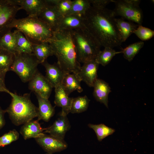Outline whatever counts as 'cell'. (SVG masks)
Wrapping results in <instances>:
<instances>
[{
  "label": "cell",
  "instance_id": "2e32d148",
  "mask_svg": "<svg viewBox=\"0 0 154 154\" xmlns=\"http://www.w3.org/2000/svg\"><path fill=\"white\" fill-rule=\"evenodd\" d=\"M55 105L62 108L60 115L67 116L70 112L71 106L73 98H70L61 84L55 88Z\"/></svg>",
  "mask_w": 154,
  "mask_h": 154
},
{
  "label": "cell",
  "instance_id": "603a6c76",
  "mask_svg": "<svg viewBox=\"0 0 154 154\" xmlns=\"http://www.w3.org/2000/svg\"><path fill=\"white\" fill-rule=\"evenodd\" d=\"M33 54L40 64L47 60L48 57L54 55L52 48L49 43L44 42L39 44H32Z\"/></svg>",
  "mask_w": 154,
  "mask_h": 154
},
{
  "label": "cell",
  "instance_id": "f546056e",
  "mask_svg": "<svg viewBox=\"0 0 154 154\" xmlns=\"http://www.w3.org/2000/svg\"><path fill=\"white\" fill-rule=\"evenodd\" d=\"M144 42L140 41L130 44L121 51L124 58L129 62L131 61L143 47Z\"/></svg>",
  "mask_w": 154,
  "mask_h": 154
},
{
  "label": "cell",
  "instance_id": "f1b7e54d",
  "mask_svg": "<svg viewBox=\"0 0 154 154\" xmlns=\"http://www.w3.org/2000/svg\"><path fill=\"white\" fill-rule=\"evenodd\" d=\"M104 48L103 51H100L95 59L99 64H100L104 66L110 62L116 54L121 53V51L116 52L113 48L111 47H107Z\"/></svg>",
  "mask_w": 154,
  "mask_h": 154
},
{
  "label": "cell",
  "instance_id": "30bf717a",
  "mask_svg": "<svg viewBox=\"0 0 154 154\" xmlns=\"http://www.w3.org/2000/svg\"><path fill=\"white\" fill-rule=\"evenodd\" d=\"M35 139L37 143L47 153L60 152L66 149L68 146L64 139L43 133Z\"/></svg>",
  "mask_w": 154,
  "mask_h": 154
},
{
  "label": "cell",
  "instance_id": "8d00e7d4",
  "mask_svg": "<svg viewBox=\"0 0 154 154\" xmlns=\"http://www.w3.org/2000/svg\"><path fill=\"white\" fill-rule=\"evenodd\" d=\"M5 113V110H3L0 107V129L3 127L5 123L4 116Z\"/></svg>",
  "mask_w": 154,
  "mask_h": 154
},
{
  "label": "cell",
  "instance_id": "277c9868",
  "mask_svg": "<svg viewBox=\"0 0 154 154\" xmlns=\"http://www.w3.org/2000/svg\"><path fill=\"white\" fill-rule=\"evenodd\" d=\"M9 94L12 97L11 102L5 111L13 123L18 126L37 117L38 108L31 101L30 94L20 96L10 92Z\"/></svg>",
  "mask_w": 154,
  "mask_h": 154
},
{
  "label": "cell",
  "instance_id": "ba28073f",
  "mask_svg": "<svg viewBox=\"0 0 154 154\" xmlns=\"http://www.w3.org/2000/svg\"><path fill=\"white\" fill-rule=\"evenodd\" d=\"M20 10L13 0H0V37L11 30L9 25Z\"/></svg>",
  "mask_w": 154,
  "mask_h": 154
},
{
  "label": "cell",
  "instance_id": "484cf974",
  "mask_svg": "<svg viewBox=\"0 0 154 154\" xmlns=\"http://www.w3.org/2000/svg\"><path fill=\"white\" fill-rule=\"evenodd\" d=\"M87 96L73 98L70 110L72 114L80 113L86 111L90 102Z\"/></svg>",
  "mask_w": 154,
  "mask_h": 154
},
{
  "label": "cell",
  "instance_id": "836d02e7",
  "mask_svg": "<svg viewBox=\"0 0 154 154\" xmlns=\"http://www.w3.org/2000/svg\"><path fill=\"white\" fill-rule=\"evenodd\" d=\"M19 134L15 130L10 131L0 137V147H3L17 140L19 138Z\"/></svg>",
  "mask_w": 154,
  "mask_h": 154
},
{
  "label": "cell",
  "instance_id": "d590c367",
  "mask_svg": "<svg viewBox=\"0 0 154 154\" xmlns=\"http://www.w3.org/2000/svg\"><path fill=\"white\" fill-rule=\"evenodd\" d=\"M7 72H0V92H4L9 94L10 91L6 87L5 78Z\"/></svg>",
  "mask_w": 154,
  "mask_h": 154
},
{
  "label": "cell",
  "instance_id": "8fae6325",
  "mask_svg": "<svg viewBox=\"0 0 154 154\" xmlns=\"http://www.w3.org/2000/svg\"><path fill=\"white\" fill-rule=\"evenodd\" d=\"M99 65L95 60L84 63L81 66L78 74L81 80L84 82L88 86L93 87L97 78Z\"/></svg>",
  "mask_w": 154,
  "mask_h": 154
},
{
  "label": "cell",
  "instance_id": "9c48e42d",
  "mask_svg": "<svg viewBox=\"0 0 154 154\" xmlns=\"http://www.w3.org/2000/svg\"><path fill=\"white\" fill-rule=\"evenodd\" d=\"M29 82V89L35 94L48 99L53 88L45 76L38 70Z\"/></svg>",
  "mask_w": 154,
  "mask_h": 154
},
{
  "label": "cell",
  "instance_id": "4316f807",
  "mask_svg": "<svg viewBox=\"0 0 154 154\" xmlns=\"http://www.w3.org/2000/svg\"><path fill=\"white\" fill-rule=\"evenodd\" d=\"M90 0L72 1L71 9L67 15H76L83 16L91 6Z\"/></svg>",
  "mask_w": 154,
  "mask_h": 154
},
{
  "label": "cell",
  "instance_id": "1f68e13d",
  "mask_svg": "<svg viewBox=\"0 0 154 154\" xmlns=\"http://www.w3.org/2000/svg\"><path fill=\"white\" fill-rule=\"evenodd\" d=\"M48 0L49 3L55 6L58 11L62 17L68 14L71 9L72 3V1L71 0Z\"/></svg>",
  "mask_w": 154,
  "mask_h": 154
},
{
  "label": "cell",
  "instance_id": "7c38bea8",
  "mask_svg": "<svg viewBox=\"0 0 154 154\" xmlns=\"http://www.w3.org/2000/svg\"><path fill=\"white\" fill-rule=\"evenodd\" d=\"M47 5L39 15L38 17L47 24L54 31H56L62 17L55 6L46 0Z\"/></svg>",
  "mask_w": 154,
  "mask_h": 154
},
{
  "label": "cell",
  "instance_id": "83f0119b",
  "mask_svg": "<svg viewBox=\"0 0 154 154\" xmlns=\"http://www.w3.org/2000/svg\"><path fill=\"white\" fill-rule=\"evenodd\" d=\"M15 57V54L0 47V72L10 70Z\"/></svg>",
  "mask_w": 154,
  "mask_h": 154
},
{
  "label": "cell",
  "instance_id": "4fadbf2b",
  "mask_svg": "<svg viewBox=\"0 0 154 154\" xmlns=\"http://www.w3.org/2000/svg\"><path fill=\"white\" fill-rule=\"evenodd\" d=\"M20 7L25 10L28 16L38 17L47 5L46 0H13Z\"/></svg>",
  "mask_w": 154,
  "mask_h": 154
},
{
  "label": "cell",
  "instance_id": "d4e9b609",
  "mask_svg": "<svg viewBox=\"0 0 154 154\" xmlns=\"http://www.w3.org/2000/svg\"><path fill=\"white\" fill-rule=\"evenodd\" d=\"M11 30L0 37V47L15 54L16 52V38L14 32Z\"/></svg>",
  "mask_w": 154,
  "mask_h": 154
},
{
  "label": "cell",
  "instance_id": "ffe728a7",
  "mask_svg": "<svg viewBox=\"0 0 154 154\" xmlns=\"http://www.w3.org/2000/svg\"><path fill=\"white\" fill-rule=\"evenodd\" d=\"M44 130V129L41 127L38 121L32 120L23 124L20 129V133L24 139L26 140L38 137L43 133Z\"/></svg>",
  "mask_w": 154,
  "mask_h": 154
},
{
  "label": "cell",
  "instance_id": "e575fe53",
  "mask_svg": "<svg viewBox=\"0 0 154 154\" xmlns=\"http://www.w3.org/2000/svg\"><path fill=\"white\" fill-rule=\"evenodd\" d=\"M91 5L99 8H105L106 5L111 2L113 0H90Z\"/></svg>",
  "mask_w": 154,
  "mask_h": 154
},
{
  "label": "cell",
  "instance_id": "74e56055",
  "mask_svg": "<svg viewBox=\"0 0 154 154\" xmlns=\"http://www.w3.org/2000/svg\"><path fill=\"white\" fill-rule=\"evenodd\" d=\"M127 2L131 4L139 6V4L140 3L141 1L139 0H125Z\"/></svg>",
  "mask_w": 154,
  "mask_h": 154
},
{
  "label": "cell",
  "instance_id": "8992f818",
  "mask_svg": "<svg viewBox=\"0 0 154 154\" xmlns=\"http://www.w3.org/2000/svg\"><path fill=\"white\" fill-rule=\"evenodd\" d=\"M40 64L33 54L15 53L10 70L15 72L24 82H29L35 75Z\"/></svg>",
  "mask_w": 154,
  "mask_h": 154
},
{
  "label": "cell",
  "instance_id": "3957f363",
  "mask_svg": "<svg viewBox=\"0 0 154 154\" xmlns=\"http://www.w3.org/2000/svg\"><path fill=\"white\" fill-rule=\"evenodd\" d=\"M9 28L11 29L15 28L21 32L32 44L49 43L53 38L54 32L47 24L36 17L15 18Z\"/></svg>",
  "mask_w": 154,
  "mask_h": 154
},
{
  "label": "cell",
  "instance_id": "7a4b0ae2",
  "mask_svg": "<svg viewBox=\"0 0 154 154\" xmlns=\"http://www.w3.org/2000/svg\"><path fill=\"white\" fill-rule=\"evenodd\" d=\"M49 43L60 68L65 72L73 73L78 76L81 66L77 60L72 30H57Z\"/></svg>",
  "mask_w": 154,
  "mask_h": 154
},
{
  "label": "cell",
  "instance_id": "9a60e30c",
  "mask_svg": "<svg viewBox=\"0 0 154 154\" xmlns=\"http://www.w3.org/2000/svg\"><path fill=\"white\" fill-rule=\"evenodd\" d=\"M70 128V124L67 116L60 115L52 125L44 129V132L64 139L66 133Z\"/></svg>",
  "mask_w": 154,
  "mask_h": 154
},
{
  "label": "cell",
  "instance_id": "d6a6232c",
  "mask_svg": "<svg viewBox=\"0 0 154 154\" xmlns=\"http://www.w3.org/2000/svg\"><path fill=\"white\" fill-rule=\"evenodd\" d=\"M133 33L143 41L149 40L154 36V31L149 28L139 25Z\"/></svg>",
  "mask_w": 154,
  "mask_h": 154
},
{
  "label": "cell",
  "instance_id": "cb8c5ba5",
  "mask_svg": "<svg viewBox=\"0 0 154 154\" xmlns=\"http://www.w3.org/2000/svg\"><path fill=\"white\" fill-rule=\"evenodd\" d=\"M16 52L18 53L31 54L33 53L32 44L19 31L15 30Z\"/></svg>",
  "mask_w": 154,
  "mask_h": 154
},
{
  "label": "cell",
  "instance_id": "7402d4cb",
  "mask_svg": "<svg viewBox=\"0 0 154 154\" xmlns=\"http://www.w3.org/2000/svg\"><path fill=\"white\" fill-rule=\"evenodd\" d=\"M115 21L122 42L125 41L133 33L139 25L131 22L125 21L122 18H115Z\"/></svg>",
  "mask_w": 154,
  "mask_h": 154
},
{
  "label": "cell",
  "instance_id": "e0dca14e",
  "mask_svg": "<svg viewBox=\"0 0 154 154\" xmlns=\"http://www.w3.org/2000/svg\"><path fill=\"white\" fill-rule=\"evenodd\" d=\"M85 28L82 16L69 15L61 18L57 30H73Z\"/></svg>",
  "mask_w": 154,
  "mask_h": 154
},
{
  "label": "cell",
  "instance_id": "5b68a950",
  "mask_svg": "<svg viewBox=\"0 0 154 154\" xmlns=\"http://www.w3.org/2000/svg\"><path fill=\"white\" fill-rule=\"evenodd\" d=\"M79 63L95 60L101 50V46L97 39L86 28L72 30Z\"/></svg>",
  "mask_w": 154,
  "mask_h": 154
},
{
  "label": "cell",
  "instance_id": "6da1fadb",
  "mask_svg": "<svg viewBox=\"0 0 154 154\" xmlns=\"http://www.w3.org/2000/svg\"><path fill=\"white\" fill-rule=\"evenodd\" d=\"M82 16L86 29L101 46L113 48L121 44L113 10L91 5Z\"/></svg>",
  "mask_w": 154,
  "mask_h": 154
},
{
  "label": "cell",
  "instance_id": "5bb4252c",
  "mask_svg": "<svg viewBox=\"0 0 154 154\" xmlns=\"http://www.w3.org/2000/svg\"><path fill=\"white\" fill-rule=\"evenodd\" d=\"M41 64L46 69L45 77L53 88L61 84L66 73L59 67L57 63L53 64L49 63L47 60Z\"/></svg>",
  "mask_w": 154,
  "mask_h": 154
},
{
  "label": "cell",
  "instance_id": "d6986e66",
  "mask_svg": "<svg viewBox=\"0 0 154 154\" xmlns=\"http://www.w3.org/2000/svg\"><path fill=\"white\" fill-rule=\"evenodd\" d=\"M37 99L38 107V119L42 120L47 122L53 116L55 113L54 108L51 105L48 99L42 98L35 94Z\"/></svg>",
  "mask_w": 154,
  "mask_h": 154
},
{
  "label": "cell",
  "instance_id": "4dcf8cb0",
  "mask_svg": "<svg viewBox=\"0 0 154 154\" xmlns=\"http://www.w3.org/2000/svg\"><path fill=\"white\" fill-rule=\"evenodd\" d=\"M88 127L95 131L98 140L101 141L104 139L108 136L113 134L115 130L103 124L94 125L89 124Z\"/></svg>",
  "mask_w": 154,
  "mask_h": 154
},
{
  "label": "cell",
  "instance_id": "44dd1931",
  "mask_svg": "<svg viewBox=\"0 0 154 154\" xmlns=\"http://www.w3.org/2000/svg\"><path fill=\"white\" fill-rule=\"evenodd\" d=\"M71 73H65L61 84L68 96L75 90L79 93H81L83 91L80 85L81 81L80 79L75 74Z\"/></svg>",
  "mask_w": 154,
  "mask_h": 154
},
{
  "label": "cell",
  "instance_id": "52a82bcc",
  "mask_svg": "<svg viewBox=\"0 0 154 154\" xmlns=\"http://www.w3.org/2000/svg\"><path fill=\"white\" fill-rule=\"evenodd\" d=\"M115 6L113 10L116 17L119 16L129 21L135 22L141 25L143 21L142 11L139 6L134 5L125 0H113Z\"/></svg>",
  "mask_w": 154,
  "mask_h": 154
},
{
  "label": "cell",
  "instance_id": "f35d334b",
  "mask_svg": "<svg viewBox=\"0 0 154 154\" xmlns=\"http://www.w3.org/2000/svg\"><path fill=\"white\" fill-rule=\"evenodd\" d=\"M46 154H53V153H46Z\"/></svg>",
  "mask_w": 154,
  "mask_h": 154
},
{
  "label": "cell",
  "instance_id": "ac0fdd59",
  "mask_svg": "<svg viewBox=\"0 0 154 154\" xmlns=\"http://www.w3.org/2000/svg\"><path fill=\"white\" fill-rule=\"evenodd\" d=\"M93 87V95L95 99L108 108V96L111 91L108 84L102 80L97 78Z\"/></svg>",
  "mask_w": 154,
  "mask_h": 154
}]
</instances>
